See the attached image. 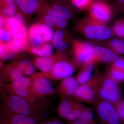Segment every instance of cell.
<instances>
[{
  "mask_svg": "<svg viewBox=\"0 0 124 124\" xmlns=\"http://www.w3.org/2000/svg\"><path fill=\"white\" fill-rule=\"evenodd\" d=\"M2 103L0 106L6 116L19 114L35 117L40 121L45 118L40 112L42 110L39 106H35L34 102L16 95L6 93L2 98Z\"/></svg>",
  "mask_w": 124,
  "mask_h": 124,
  "instance_id": "1",
  "label": "cell"
},
{
  "mask_svg": "<svg viewBox=\"0 0 124 124\" xmlns=\"http://www.w3.org/2000/svg\"><path fill=\"white\" fill-rule=\"evenodd\" d=\"M98 94L102 99L110 102L116 107L121 101V93L119 83L108 73L102 76Z\"/></svg>",
  "mask_w": 124,
  "mask_h": 124,
  "instance_id": "2",
  "label": "cell"
},
{
  "mask_svg": "<svg viewBox=\"0 0 124 124\" xmlns=\"http://www.w3.org/2000/svg\"><path fill=\"white\" fill-rule=\"evenodd\" d=\"M102 76L95 73L87 82L78 86L73 96L81 101L93 103L98 93Z\"/></svg>",
  "mask_w": 124,
  "mask_h": 124,
  "instance_id": "3",
  "label": "cell"
},
{
  "mask_svg": "<svg viewBox=\"0 0 124 124\" xmlns=\"http://www.w3.org/2000/svg\"><path fill=\"white\" fill-rule=\"evenodd\" d=\"M31 84V77L24 76L19 79L8 83L6 93L23 98L28 101L34 102L38 98L32 91Z\"/></svg>",
  "mask_w": 124,
  "mask_h": 124,
  "instance_id": "4",
  "label": "cell"
},
{
  "mask_svg": "<svg viewBox=\"0 0 124 124\" xmlns=\"http://www.w3.org/2000/svg\"><path fill=\"white\" fill-rule=\"evenodd\" d=\"M96 111L98 117L103 124H121L116 107L110 102L103 99L100 100Z\"/></svg>",
  "mask_w": 124,
  "mask_h": 124,
  "instance_id": "5",
  "label": "cell"
},
{
  "mask_svg": "<svg viewBox=\"0 0 124 124\" xmlns=\"http://www.w3.org/2000/svg\"><path fill=\"white\" fill-rule=\"evenodd\" d=\"M8 23L14 40L21 42L26 48L27 45V29L22 14L17 13L11 16Z\"/></svg>",
  "mask_w": 124,
  "mask_h": 124,
  "instance_id": "6",
  "label": "cell"
},
{
  "mask_svg": "<svg viewBox=\"0 0 124 124\" xmlns=\"http://www.w3.org/2000/svg\"><path fill=\"white\" fill-rule=\"evenodd\" d=\"M76 59L80 64L94 63L96 61L95 48L93 45L87 42L75 40L73 43Z\"/></svg>",
  "mask_w": 124,
  "mask_h": 124,
  "instance_id": "7",
  "label": "cell"
},
{
  "mask_svg": "<svg viewBox=\"0 0 124 124\" xmlns=\"http://www.w3.org/2000/svg\"><path fill=\"white\" fill-rule=\"evenodd\" d=\"M32 89L37 98L52 94L54 90L48 77L41 73H35L31 77Z\"/></svg>",
  "mask_w": 124,
  "mask_h": 124,
  "instance_id": "8",
  "label": "cell"
},
{
  "mask_svg": "<svg viewBox=\"0 0 124 124\" xmlns=\"http://www.w3.org/2000/svg\"><path fill=\"white\" fill-rule=\"evenodd\" d=\"M78 66L79 65H73L71 63L63 59L56 62L49 72L44 73L52 79H64L70 77L75 70L76 66Z\"/></svg>",
  "mask_w": 124,
  "mask_h": 124,
  "instance_id": "9",
  "label": "cell"
},
{
  "mask_svg": "<svg viewBox=\"0 0 124 124\" xmlns=\"http://www.w3.org/2000/svg\"><path fill=\"white\" fill-rule=\"evenodd\" d=\"M90 13L94 20L100 22H106L110 18V9L104 2L96 1L91 4Z\"/></svg>",
  "mask_w": 124,
  "mask_h": 124,
  "instance_id": "10",
  "label": "cell"
},
{
  "mask_svg": "<svg viewBox=\"0 0 124 124\" xmlns=\"http://www.w3.org/2000/svg\"><path fill=\"white\" fill-rule=\"evenodd\" d=\"M41 12L45 14L61 18L66 20L70 19L72 16L71 12L69 8L55 4L49 5L46 3Z\"/></svg>",
  "mask_w": 124,
  "mask_h": 124,
  "instance_id": "11",
  "label": "cell"
},
{
  "mask_svg": "<svg viewBox=\"0 0 124 124\" xmlns=\"http://www.w3.org/2000/svg\"><path fill=\"white\" fill-rule=\"evenodd\" d=\"M18 9L22 13L30 15L39 12L43 0H14Z\"/></svg>",
  "mask_w": 124,
  "mask_h": 124,
  "instance_id": "12",
  "label": "cell"
},
{
  "mask_svg": "<svg viewBox=\"0 0 124 124\" xmlns=\"http://www.w3.org/2000/svg\"><path fill=\"white\" fill-rule=\"evenodd\" d=\"M63 59H64V57L60 54L47 57H38L35 59L34 65L43 73H48L56 62Z\"/></svg>",
  "mask_w": 124,
  "mask_h": 124,
  "instance_id": "13",
  "label": "cell"
},
{
  "mask_svg": "<svg viewBox=\"0 0 124 124\" xmlns=\"http://www.w3.org/2000/svg\"><path fill=\"white\" fill-rule=\"evenodd\" d=\"M39 121L31 116L14 114L6 116L0 124H39L41 122H39Z\"/></svg>",
  "mask_w": 124,
  "mask_h": 124,
  "instance_id": "14",
  "label": "cell"
},
{
  "mask_svg": "<svg viewBox=\"0 0 124 124\" xmlns=\"http://www.w3.org/2000/svg\"><path fill=\"white\" fill-rule=\"evenodd\" d=\"M78 84L76 78L70 77L63 79L59 85V89L62 95L69 97L74 94Z\"/></svg>",
  "mask_w": 124,
  "mask_h": 124,
  "instance_id": "15",
  "label": "cell"
},
{
  "mask_svg": "<svg viewBox=\"0 0 124 124\" xmlns=\"http://www.w3.org/2000/svg\"><path fill=\"white\" fill-rule=\"evenodd\" d=\"M95 54L97 61L110 63L114 62L120 58L119 55L115 52L102 46L96 47Z\"/></svg>",
  "mask_w": 124,
  "mask_h": 124,
  "instance_id": "16",
  "label": "cell"
},
{
  "mask_svg": "<svg viewBox=\"0 0 124 124\" xmlns=\"http://www.w3.org/2000/svg\"><path fill=\"white\" fill-rule=\"evenodd\" d=\"M0 75L6 81L9 83L19 79L24 76L18 68L16 63L2 70Z\"/></svg>",
  "mask_w": 124,
  "mask_h": 124,
  "instance_id": "17",
  "label": "cell"
},
{
  "mask_svg": "<svg viewBox=\"0 0 124 124\" xmlns=\"http://www.w3.org/2000/svg\"><path fill=\"white\" fill-rule=\"evenodd\" d=\"M29 36L30 44L32 47H39L45 41L39 24H33L30 28Z\"/></svg>",
  "mask_w": 124,
  "mask_h": 124,
  "instance_id": "18",
  "label": "cell"
},
{
  "mask_svg": "<svg viewBox=\"0 0 124 124\" xmlns=\"http://www.w3.org/2000/svg\"><path fill=\"white\" fill-rule=\"evenodd\" d=\"M83 66L76 78L78 84L80 85L85 83L91 78L93 63H90L83 64Z\"/></svg>",
  "mask_w": 124,
  "mask_h": 124,
  "instance_id": "19",
  "label": "cell"
},
{
  "mask_svg": "<svg viewBox=\"0 0 124 124\" xmlns=\"http://www.w3.org/2000/svg\"><path fill=\"white\" fill-rule=\"evenodd\" d=\"M0 54L1 58L4 61H6L11 60L19 53L10 43L0 45Z\"/></svg>",
  "mask_w": 124,
  "mask_h": 124,
  "instance_id": "20",
  "label": "cell"
},
{
  "mask_svg": "<svg viewBox=\"0 0 124 124\" xmlns=\"http://www.w3.org/2000/svg\"><path fill=\"white\" fill-rule=\"evenodd\" d=\"M43 19L45 24L51 28L55 26L63 28L66 26L67 24L65 19L46 14L43 16Z\"/></svg>",
  "mask_w": 124,
  "mask_h": 124,
  "instance_id": "21",
  "label": "cell"
},
{
  "mask_svg": "<svg viewBox=\"0 0 124 124\" xmlns=\"http://www.w3.org/2000/svg\"><path fill=\"white\" fill-rule=\"evenodd\" d=\"M76 102L67 100H63L58 107V112L59 115L66 119L73 109Z\"/></svg>",
  "mask_w": 124,
  "mask_h": 124,
  "instance_id": "22",
  "label": "cell"
},
{
  "mask_svg": "<svg viewBox=\"0 0 124 124\" xmlns=\"http://www.w3.org/2000/svg\"><path fill=\"white\" fill-rule=\"evenodd\" d=\"M16 63L18 68L24 75H32L35 73V66L29 60H22Z\"/></svg>",
  "mask_w": 124,
  "mask_h": 124,
  "instance_id": "23",
  "label": "cell"
},
{
  "mask_svg": "<svg viewBox=\"0 0 124 124\" xmlns=\"http://www.w3.org/2000/svg\"><path fill=\"white\" fill-rule=\"evenodd\" d=\"M31 51L32 53L40 57H47L52 55L53 49L51 44H46L41 47H32Z\"/></svg>",
  "mask_w": 124,
  "mask_h": 124,
  "instance_id": "24",
  "label": "cell"
},
{
  "mask_svg": "<svg viewBox=\"0 0 124 124\" xmlns=\"http://www.w3.org/2000/svg\"><path fill=\"white\" fill-rule=\"evenodd\" d=\"M64 32L62 31H56L53 39V45L57 50L62 51L67 47V43L63 40Z\"/></svg>",
  "mask_w": 124,
  "mask_h": 124,
  "instance_id": "25",
  "label": "cell"
},
{
  "mask_svg": "<svg viewBox=\"0 0 124 124\" xmlns=\"http://www.w3.org/2000/svg\"><path fill=\"white\" fill-rule=\"evenodd\" d=\"M2 4L1 12L5 15L13 16L17 14L18 8L14 0H0Z\"/></svg>",
  "mask_w": 124,
  "mask_h": 124,
  "instance_id": "26",
  "label": "cell"
},
{
  "mask_svg": "<svg viewBox=\"0 0 124 124\" xmlns=\"http://www.w3.org/2000/svg\"><path fill=\"white\" fill-rule=\"evenodd\" d=\"M111 35V31L108 28L99 23H96L94 31L95 39L99 40L107 39Z\"/></svg>",
  "mask_w": 124,
  "mask_h": 124,
  "instance_id": "27",
  "label": "cell"
},
{
  "mask_svg": "<svg viewBox=\"0 0 124 124\" xmlns=\"http://www.w3.org/2000/svg\"><path fill=\"white\" fill-rule=\"evenodd\" d=\"M85 107L76 102L73 109L66 120L69 122L78 119L80 117Z\"/></svg>",
  "mask_w": 124,
  "mask_h": 124,
  "instance_id": "28",
  "label": "cell"
},
{
  "mask_svg": "<svg viewBox=\"0 0 124 124\" xmlns=\"http://www.w3.org/2000/svg\"><path fill=\"white\" fill-rule=\"evenodd\" d=\"M79 119L88 124H97L94 119L92 111L86 107H85L82 115Z\"/></svg>",
  "mask_w": 124,
  "mask_h": 124,
  "instance_id": "29",
  "label": "cell"
},
{
  "mask_svg": "<svg viewBox=\"0 0 124 124\" xmlns=\"http://www.w3.org/2000/svg\"><path fill=\"white\" fill-rule=\"evenodd\" d=\"M40 28L44 35L45 41H50L53 39L54 33L51 27L43 23L40 24Z\"/></svg>",
  "mask_w": 124,
  "mask_h": 124,
  "instance_id": "30",
  "label": "cell"
},
{
  "mask_svg": "<svg viewBox=\"0 0 124 124\" xmlns=\"http://www.w3.org/2000/svg\"><path fill=\"white\" fill-rule=\"evenodd\" d=\"M108 73L111 77L118 82L124 81V70L112 66Z\"/></svg>",
  "mask_w": 124,
  "mask_h": 124,
  "instance_id": "31",
  "label": "cell"
},
{
  "mask_svg": "<svg viewBox=\"0 0 124 124\" xmlns=\"http://www.w3.org/2000/svg\"><path fill=\"white\" fill-rule=\"evenodd\" d=\"M111 47L119 54H124V41L119 39H113L110 42Z\"/></svg>",
  "mask_w": 124,
  "mask_h": 124,
  "instance_id": "32",
  "label": "cell"
},
{
  "mask_svg": "<svg viewBox=\"0 0 124 124\" xmlns=\"http://www.w3.org/2000/svg\"><path fill=\"white\" fill-rule=\"evenodd\" d=\"M96 23H90L85 27L84 32L86 37L89 39H93L95 38L94 31Z\"/></svg>",
  "mask_w": 124,
  "mask_h": 124,
  "instance_id": "33",
  "label": "cell"
},
{
  "mask_svg": "<svg viewBox=\"0 0 124 124\" xmlns=\"http://www.w3.org/2000/svg\"><path fill=\"white\" fill-rule=\"evenodd\" d=\"M93 0H71L76 7L81 9L85 8L91 4Z\"/></svg>",
  "mask_w": 124,
  "mask_h": 124,
  "instance_id": "34",
  "label": "cell"
},
{
  "mask_svg": "<svg viewBox=\"0 0 124 124\" xmlns=\"http://www.w3.org/2000/svg\"><path fill=\"white\" fill-rule=\"evenodd\" d=\"M116 34L121 37H124V22H119L116 23L114 27Z\"/></svg>",
  "mask_w": 124,
  "mask_h": 124,
  "instance_id": "35",
  "label": "cell"
},
{
  "mask_svg": "<svg viewBox=\"0 0 124 124\" xmlns=\"http://www.w3.org/2000/svg\"><path fill=\"white\" fill-rule=\"evenodd\" d=\"M116 108L121 122H124V100L121 101Z\"/></svg>",
  "mask_w": 124,
  "mask_h": 124,
  "instance_id": "36",
  "label": "cell"
},
{
  "mask_svg": "<svg viewBox=\"0 0 124 124\" xmlns=\"http://www.w3.org/2000/svg\"><path fill=\"white\" fill-rule=\"evenodd\" d=\"M12 38V36L9 32L3 29L0 33V40L4 42L9 41Z\"/></svg>",
  "mask_w": 124,
  "mask_h": 124,
  "instance_id": "37",
  "label": "cell"
},
{
  "mask_svg": "<svg viewBox=\"0 0 124 124\" xmlns=\"http://www.w3.org/2000/svg\"><path fill=\"white\" fill-rule=\"evenodd\" d=\"M8 83L0 75V96H3L6 92V86Z\"/></svg>",
  "mask_w": 124,
  "mask_h": 124,
  "instance_id": "38",
  "label": "cell"
},
{
  "mask_svg": "<svg viewBox=\"0 0 124 124\" xmlns=\"http://www.w3.org/2000/svg\"><path fill=\"white\" fill-rule=\"evenodd\" d=\"M113 62L112 67L124 70V59L119 58Z\"/></svg>",
  "mask_w": 124,
  "mask_h": 124,
  "instance_id": "39",
  "label": "cell"
},
{
  "mask_svg": "<svg viewBox=\"0 0 124 124\" xmlns=\"http://www.w3.org/2000/svg\"><path fill=\"white\" fill-rule=\"evenodd\" d=\"M5 23V20L4 18L2 17L0 15V33L1 31L3 30V26Z\"/></svg>",
  "mask_w": 124,
  "mask_h": 124,
  "instance_id": "40",
  "label": "cell"
},
{
  "mask_svg": "<svg viewBox=\"0 0 124 124\" xmlns=\"http://www.w3.org/2000/svg\"><path fill=\"white\" fill-rule=\"evenodd\" d=\"M5 116V115L2 109L1 108L0 106V124L2 120L3 119V118Z\"/></svg>",
  "mask_w": 124,
  "mask_h": 124,
  "instance_id": "41",
  "label": "cell"
},
{
  "mask_svg": "<svg viewBox=\"0 0 124 124\" xmlns=\"http://www.w3.org/2000/svg\"><path fill=\"white\" fill-rule=\"evenodd\" d=\"M72 124H87V123H85L83 122L81 120H80L77 119L76 120L72 122Z\"/></svg>",
  "mask_w": 124,
  "mask_h": 124,
  "instance_id": "42",
  "label": "cell"
},
{
  "mask_svg": "<svg viewBox=\"0 0 124 124\" xmlns=\"http://www.w3.org/2000/svg\"><path fill=\"white\" fill-rule=\"evenodd\" d=\"M118 4L121 6L124 7V0H116Z\"/></svg>",
  "mask_w": 124,
  "mask_h": 124,
  "instance_id": "43",
  "label": "cell"
},
{
  "mask_svg": "<svg viewBox=\"0 0 124 124\" xmlns=\"http://www.w3.org/2000/svg\"><path fill=\"white\" fill-rule=\"evenodd\" d=\"M54 0L59 2L60 4V5H61V4H63V3H66V0Z\"/></svg>",
  "mask_w": 124,
  "mask_h": 124,
  "instance_id": "44",
  "label": "cell"
},
{
  "mask_svg": "<svg viewBox=\"0 0 124 124\" xmlns=\"http://www.w3.org/2000/svg\"><path fill=\"white\" fill-rule=\"evenodd\" d=\"M2 96H0V100L1 99H2Z\"/></svg>",
  "mask_w": 124,
  "mask_h": 124,
  "instance_id": "45",
  "label": "cell"
},
{
  "mask_svg": "<svg viewBox=\"0 0 124 124\" xmlns=\"http://www.w3.org/2000/svg\"></svg>",
  "mask_w": 124,
  "mask_h": 124,
  "instance_id": "46",
  "label": "cell"
},
{
  "mask_svg": "<svg viewBox=\"0 0 124 124\" xmlns=\"http://www.w3.org/2000/svg\"></svg>",
  "mask_w": 124,
  "mask_h": 124,
  "instance_id": "47",
  "label": "cell"
}]
</instances>
